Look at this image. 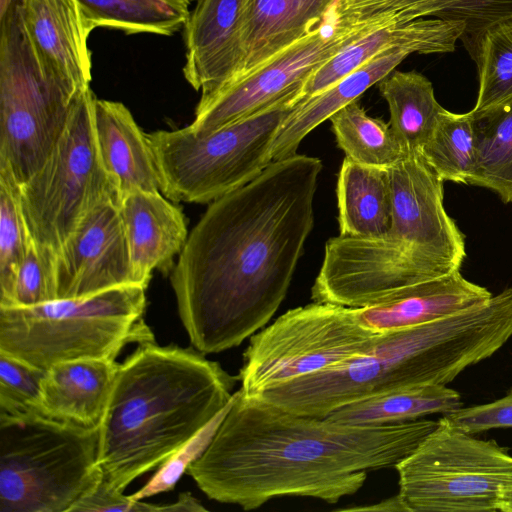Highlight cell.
Instances as JSON below:
<instances>
[{
    "instance_id": "9a60e30c",
    "label": "cell",
    "mask_w": 512,
    "mask_h": 512,
    "mask_svg": "<svg viewBox=\"0 0 512 512\" xmlns=\"http://www.w3.org/2000/svg\"><path fill=\"white\" fill-rule=\"evenodd\" d=\"M247 0H196L184 26L185 79L205 100L239 78L244 69Z\"/></svg>"
},
{
    "instance_id": "f546056e",
    "label": "cell",
    "mask_w": 512,
    "mask_h": 512,
    "mask_svg": "<svg viewBox=\"0 0 512 512\" xmlns=\"http://www.w3.org/2000/svg\"><path fill=\"white\" fill-rule=\"evenodd\" d=\"M329 120L338 147L356 163L389 168L405 155L389 123L369 116L357 100Z\"/></svg>"
},
{
    "instance_id": "8992f818",
    "label": "cell",
    "mask_w": 512,
    "mask_h": 512,
    "mask_svg": "<svg viewBox=\"0 0 512 512\" xmlns=\"http://www.w3.org/2000/svg\"><path fill=\"white\" fill-rule=\"evenodd\" d=\"M302 89L208 134L188 126L147 133L162 194L173 202L211 203L257 178L273 161V142Z\"/></svg>"
},
{
    "instance_id": "4dcf8cb0",
    "label": "cell",
    "mask_w": 512,
    "mask_h": 512,
    "mask_svg": "<svg viewBox=\"0 0 512 512\" xmlns=\"http://www.w3.org/2000/svg\"><path fill=\"white\" fill-rule=\"evenodd\" d=\"M443 181L469 184L476 161V139L470 112L444 109L420 150Z\"/></svg>"
},
{
    "instance_id": "d590c367",
    "label": "cell",
    "mask_w": 512,
    "mask_h": 512,
    "mask_svg": "<svg viewBox=\"0 0 512 512\" xmlns=\"http://www.w3.org/2000/svg\"><path fill=\"white\" fill-rule=\"evenodd\" d=\"M227 408L168 457L140 490L129 495L130 498L143 500L172 490L189 466L206 450Z\"/></svg>"
},
{
    "instance_id": "8d00e7d4",
    "label": "cell",
    "mask_w": 512,
    "mask_h": 512,
    "mask_svg": "<svg viewBox=\"0 0 512 512\" xmlns=\"http://www.w3.org/2000/svg\"><path fill=\"white\" fill-rule=\"evenodd\" d=\"M443 416L470 434L491 429L512 428V388L505 396L493 402L461 407Z\"/></svg>"
},
{
    "instance_id": "3957f363",
    "label": "cell",
    "mask_w": 512,
    "mask_h": 512,
    "mask_svg": "<svg viewBox=\"0 0 512 512\" xmlns=\"http://www.w3.org/2000/svg\"><path fill=\"white\" fill-rule=\"evenodd\" d=\"M191 347L138 344L99 426L98 465L118 491L158 468L231 402L239 377Z\"/></svg>"
},
{
    "instance_id": "ffe728a7",
    "label": "cell",
    "mask_w": 512,
    "mask_h": 512,
    "mask_svg": "<svg viewBox=\"0 0 512 512\" xmlns=\"http://www.w3.org/2000/svg\"><path fill=\"white\" fill-rule=\"evenodd\" d=\"M491 292L460 271L405 288L391 300L356 308L358 321L377 333L418 326L489 299Z\"/></svg>"
},
{
    "instance_id": "4316f807",
    "label": "cell",
    "mask_w": 512,
    "mask_h": 512,
    "mask_svg": "<svg viewBox=\"0 0 512 512\" xmlns=\"http://www.w3.org/2000/svg\"><path fill=\"white\" fill-rule=\"evenodd\" d=\"M388 104L390 128L405 154L420 152L440 113L432 83L416 71H392L378 83Z\"/></svg>"
},
{
    "instance_id": "ac0fdd59",
    "label": "cell",
    "mask_w": 512,
    "mask_h": 512,
    "mask_svg": "<svg viewBox=\"0 0 512 512\" xmlns=\"http://www.w3.org/2000/svg\"><path fill=\"white\" fill-rule=\"evenodd\" d=\"M464 27L459 22L420 18L376 28L346 45L306 80L302 98L333 85L379 53L393 48L410 54L453 52Z\"/></svg>"
},
{
    "instance_id": "e0dca14e",
    "label": "cell",
    "mask_w": 512,
    "mask_h": 512,
    "mask_svg": "<svg viewBox=\"0 0 512 512\" xmlns=\"http://www.w3.org/2000/svg\"><path fill=\"white\" fill-rule=\"evenodd\" d=\"M124 223L134 285L147 288L155 269L169 268L187 239L185 216L160 192L136 190L119 204Z\"/></svg>"
},
{
    "instance_id": "ab89813d",
    "label": "cell",
    "mask_w": 512,
    "mask_h": 512,
    "mask_svg": "<svg viewBox=\"0 0 512 512\" xmlns=\"http://www.w3.org/2000/svg\"><path fill=\"white\" fill-rule=\"evenodd\" d=\"M203 512L207 509L189 492L181 493L176 502L161 505V512Z\"/></svg>"
},
{
    "instance_id": "60d3db41",
    "label": "cell",
    "mask_w": 512,
    "mask_h": 512,
    "mask_svg": "<svg viewBox=\"0 0 512 512\" xmlns=\"http://www.w3.org/2000/svg\"><path fill=\"white\" fill-rule=\"evenodd\" d=\"M498 511L512 512V488L506 490L500 500Z\"/></svg>"
},
{
    "instance_id": "7c38bea8",
    "label": "cell",
    "mask_w": 512,
    "mask_h": 512,
    "mask_svg": "<svg viewBox=\"0 0 512 512\" xmlns=\"http://www.w3.org/2000/svg\"><path fill=\"white\" fill-rule=\"evenodd\" d=\"M389 175L391 225L377 237L380 246L397 258L411 284L460 271L465 236L444 208V181L421 152L405 154Z\"/></svg>"
},
{
    "instance_id": "277c9868",
    "label": "cell",
    "mask_w": 512,
    "mask_h": 512,
    "mask_svg": "<svg viewBox=\"0 0 512 512\" xmlns=\"http://www.w3.org/2000/svg\"><path fill=\"white\" fill-rule=\"evenodd\" d=\"M512 336V291L452 315L386 332L366 352L257 396L289 412L326 418L336 409L395 389L446 385L495 354Z\"/></svg>"
},
{
    "instance_id": "d4e9b609",
    "label": "cell",
    "mask_w": 512,
    "mask_h": 512,
    "mask_svg": "<svg viewBox=\"0 0 512 512\" xmlns=\"http://www.w3.org/2000/svg\"><path fill=\"white\" fill-rule=\"evenodd\" d=\"M336 194L340 235L376 238L389 231V168L366 166L345 157Z\"/></svg>"
},
{
    "instance_id": "5bb4252c",
    "label": "cell",
    "mask_w": 512,
    "mask_h": 512,
    "mask_svg": "<svg viewBox=\"0 0 512 512\" xmlns=\"http://www.w3.org/2000/svg\"><path fill=\"white\" fill-rule=\"evenodd\" d=\"M58 298H82L134 285L130 251L119 203L92 208L56 252Z\"/></svg>"
},
{
    "instance_id": "6da1fadb",
    "label": "cell",
    "mask_w": 512,
    "mask_h": 512,
    "mask_svg": "<svg viewBox=\"0 0 512 512\" xmlns=\"http://www.w3.org/2000/svg\"><path fill=\"white\" fill-rule=\"evenodd\" d=\"M322 168L320 159L296 153L209 203L171 274L196 350L239 346L274 316L314 226Z\"/></svg>"
},
{
    "instance_id": "74e56055",
    "label": "cell",
    "mask_w": 512,
    "mask_h": 512,
    "mask_svg": "<svg viewBox=\"0 0 512 512\" xmlns=\"http://www.w3.org/2000/svg\"><path fill=\"white\" fill-rule=\"evenodd\" d=\"M159 512L161 505L133 500L116 490L103 479L77 500L68 512Z\"/></svg>"
},
{
    "instance_id": "5b68a950",
    "label": "cell",
    "mask_w": 512,
    "mask_h": 512,
    "mask_svg": "<svg viewBox=\"0 0 512 512\" xmlns=\"http://www.w3.org/2000/svg\"><path fill=\"white\" fill-rule=\"evenodd\" d=\"M145 291L125 285L82 298L0 307V353L41 370L77 359L115 360L128 343L154 341L143 319Z\"/></svg>"
},
{
    "instance_id": "603a6c76",
    "label": "cell",
    "mask_w": 512,
    "mask_h": 512,
    "mask_svg": "<svg viewBox=\"0 0 512 512\" xmlns=\"http://www.w3.org/2000/svg\"><path fill=\"white\" fill-rule=\"evenodd\" d=\"M410 53L393 48L371 58L357 69L307 98H302L282 123L273 142V161L290 157L306 135L336 113L357 100L372 85L389 75Z\"/></svg>"
},
{
    "instance_id": "e575fe53",
    "label": "cell",
    "mask_w": 512,
    "mask_h": 512,
    "mask_svg": "<svg viewBox=\"0 0 512 512\" xmlns=\"http://www.w3.org/2000/svg\"><path fill=\"white\" fill-rule=\"evenodd\" d=\"M45 370L0 353V415L40 413V386Z\"/></svg>"
},
{
    "instance_id": "7402d4cb",
    "label": "cell",
    "mask_w": 512,
    "mask_h": 512,
    "mask_svg": "<svg viewBox=\"0 0 512 512\" xmlns=\"http://www.w3.org/2000/svg\"><path fill=\"white\" fill-rule=\"evenodd\" d=\"M360 21L387 26L432 16L459 22L460 38L476 61L484 33L492 26L512 19V0H346Z\"/></svg>"
},
{
    "instance_id": "836d02e7",
    "label": "cell",
    "mask_w": 512,
    "mask_h": 512,
    "mask_svg": "<svg viewBox=\"0 0 512 512\" xmlns=\"http://www.w3.org/2000/svg\"><path fill=\"white\" fill-rule=\"evenodd\" d=\"M56 252L30 237L9 299L0 307H30L58 299Z\"/></svg>"
},
{
    "instance_id": "9c48e42d",
    "label": "cell",
    "mask_w": 512,
    "mask_h": 512,
    "mask_svg": "<svg viewBox=\"0 0 512 512\" xmlns=\"http://www.w3.org/2000/svg\"><path fill=\"white\" fill-rule=\"evenodd\" d=\"M395 469L409 512L498 511L512 488V456L494 440L478 439L446 417Z\"/></svg>"
},
{
    "instance_id": "30bf717a",
    "label": "cell",
    "mask_w": 512,
    "mask_h": 512,
    "mask_svg": "<svg viewBox=\"0 0 512 512\" xmlns=\"http://www.w3.org/2000/svg\"><path fill=\"white\" fill-rule=\"evenodd\" d=\"M94 96L90 87L80 93L48 158L19 185L30 237L55 252L97 204L104 200L120 204L118 186L105 169L97 148Z\"/></svg>"
},
{
    "instance_id": "52a82bcc",
    "label": "cell",
    "mask_w": 512,
    "mask_h": 512,
    "mask_svg": "<svg viewBox=\"0 0 512 512\" xmlns=\"http://www.w3.org/2000/svg\"><path fill=\"white\" fill-rule=\"evenodd\" d=\"M99 427L0 415V512H68L102 479Z\"/></svg>"
},
{
    "instance_id": "44dd1931",
    "label": "cell",
    "mask_w": 512,
    "mask_h": 512,
    "mask_svg": "<svg viewBox=\"0 0 512 512\" xmlns=\"http://www.w3.org/2000/svg\"><path fill=\"white\" fill-rule=\"evenodd\" d=\"M93 124L102 163L120 196L136 190L161 192L147 133L121 102L93 99Z\"/></svg>"
},
{
    "instance_id": "83f0119b",
    "label": "cell",
    "mask_w": 512,
    "mask_h": 512,
    "mask_svg": "<svg viewBox=\"0 0 512 512\" xmlns=\"http://www.w3.org/2000/svg\"><path fill=\"white\" fill-rule=\"evenodd\" d=\"M93 29L114 28L127 34L170 36L184 28L190 0H77Z\"/></svg>"
},
{
    "instance_id": "8fae6325",
    "label": "cell",
    "mask_w": 512,
    "mask_h": 512,
    "mask_svg": "<svg viewBox=\"0 0 512 512\" xmlns=\"http://www.w3.org/2000/svg\"><path fill=\"white\" fill-rule=\"evenodd\" d=\"M384 333L363 326L355 307L314 302L288 310L250 337L239 390L254 396L370 349Z\"/></svg>"
},
{
    "instance_id": "cb8c5ba5",
    "label": "cell",
    "mask_w": 512,
    "mask_h": 512,
    "mask_svg": "<svg viewBox=\"0 0 512 512\" xmlns=\"http://www.w3.org/2000/svg\"><path fill=\"white\" fill-rule=\"evenodd\" d=\"M335 2L247 0L244 23L245 63L241 76L307 36L326 19Z\"/></svg>"
},
{
    "instance_id": "f35d334b",
    "label": "cell",
    "mask_w": 512,
    "mask_h": 512,
    "mask_svg": "<svg viewBox=\"0 0 512 512\" xmlns=\"http://www.w3.org/2000/svg\"><path fill=\"white\" fill-rule=\"evenodd\" d=\"M339 511L409 512L399 493L375 504L338 509Z\"/></svg>"
},
{
    "instance_id": "484cf974",
    "label": "cell",
    "mask_w": 512,
    "mask_h": 512,
    "mask_svg": "<svg viewBox=\"0 0 512 512\" xmlns=\"http://www.w3.org/2000/svg\"><path fill=\"white\" fill-rule=\"evenodd\" d=\"M462 407L460 394L446 385L428 384L395 389L346 404L326 418L363 426H376L448 414Z\"/></svg>"
},
{
    "instance_id": "4fadbf2b",
    "label": "cell",
    "mask_w": 512,
    "mask_h": 512,
    "mask_svg": "<svg viewBox=\"0 0 512 512\" xmlns=\"http://www.w3.org/2000/svg\"><path fill=\"white\" fill-rule=\"evenodd\" d=\"M372 30L339 21L331 9L326 19L307 36L212 97L199 100L188 128L197 135L208 134L268 107L304 86L321 65Z\"/></svg>"
},
{
    "instance_id": "7a4b0ae2",
    "label": "cell",
    "mask_w": 512,
    "mask_h": 512,
    "mask_svg": "<svg viewBox=\"0 0 512 512\" xmlns=\"http://www.w3.org/2000/svg\"><path fill=\"white\" fill-rule=\"evenodd\" d=\"M437 423L352 425L295 414L238 390L186 473L208 498L244 510L287 496L336 504L362 488L369 470L395 468Z\"/></svg>"
},
{
    "instance_id": "b9f144b4",
    "label": "cell",
    "mask_w": 512,
    "mask_h": 512,
    "mask_svg": "<svg viewBox=\"0 0 512 512\" xmlns=\"http://www.w3.org/2000/svg\"><path fill=\"white\" fill-rule=\"evenodd\" d=\"M12 0H0V11L5 9Z\"/></svg>"
},
{
    "instance_id": "1f68e13d",
    "label": "cell",
    "mask_w": 512,
    "mask_h": 512,
    "mask_svg": "<svg viewBox=\"0 0 512 512\" xmlns=\"http://www.w3.org/2000/svg\"><path fill=\"white\" fill-rule=\"evenodd\" d=\"M479 89L472 113L512 103V19L490 27L483 35L475 61Z\"/></svg>"
},
{
    "instance_id": "f1b7e54d",
    "label": "cell",
    "mask_w": 512,
    "mask_h": 512,
    "mask_svg": "<svg viewBox=\"0 0 512 512\" xmlns=\"http://www.w3.org/2000/svg\"><path fill=\"white\" fill-rule=\"evenodd\" d=\"M476 161L470 185L493 191L505 204L512 202V103L472 113Z\"/></svg>"
},
{
    "instance_id": "2e32d148",
    "label": "cell",
    "mask_w": 512,
    "mask_h": 512,
    "mask_svg": "<svg viewBox=\"0 0 512 512\" xmlns=\"http://www.w3.org/2000/svg\"><path fill=\"white\" fill-rule=\"evenodd\" d=\"M22 14L42 67L75 90L90 87L92 28L77 0H22Z\"/></svg>"
},
{
    "instance_id": "ba28073f",
    "label": "cell",
    "mask_w": 512,
    "mask_h": 512,
    "mask_svg": "<svg viewBox=\"0 0 512 512\" xmlns=\"http://www.w3.org/2000/svg\"><path fill=\"white\" fill-rule=\"evenodd\" d=\"M83 90L42 67L24 25L22 0H12L0 11V162L19 185L46 161Z\"/></svg>"
},
{
    "instance_id": "d6a6232c",
    "label": "cell",
    "mask_w": 512,
    "mask_h": 512,
    "mask_svg": "<svg viewBox=\"0 0 512 512\" xmlns=\"http://www.w3.org/2000/svg\"><path fill=\"white\" fill-rule=\"evenodd\" d=\"M29 241L20 203L19 183L10 167L0 162V305L10 297Z\"/></svg>"
},
{
    "instance_id": "d6986e66",
    "label": "cell",
    "mask_w": 512,
    "mask_h": 512,
    "mask_svg": "<svg viewBox=\"0 0 512 512\" xmlns=\"http://www.w3.org/2000/svg\"><path fill=\"white\" fill-rule=\"evenodd\" d=\"M119 364L115 360L87 358L52 365L41 381V415L84 427H99Z\"/></svg>"
}]
</instances>
